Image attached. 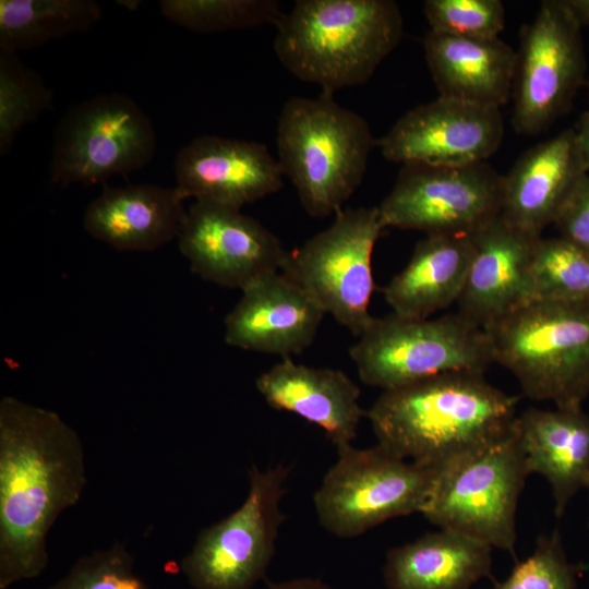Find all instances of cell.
I'll use <instances>...</instances> for the list:
<instances>
[{
  "label": "cell",
  "mask_w": 589,
  "mask_h": 589,
  "mask_svg": "<svg viewBox=\"0 0 589 589\" xmlns=\"http://www.w3.org/2000/svg\"><path fill=\"white\" fill-rule=\"evenodd\" d=\"M384 229L377 206L341 209L328 228L288 252L280 272L359 337L373 320L372 254Z\"/></svg>",
  "instance_id": "obj_10"
},
{
  "label": "cell",
  "mask_w": 589,
  "mask_h": 589,
  "mask_svg": "<svg viewBox=\"0 0 589 589\" xmlns=\"http://www.w3.org/2000/svg\"><path fill=\"white\" fill-rule=\"evenodd\" d=\"M471 256L470 237L426 235L417 243L405 268L384 288L393 313L428 318L457 302Z\"/></svg>",
  "instance_id": "obj_25"
},
{
  "label": "cell",
  "mask_w": 589,
  "mask_h": 589,
  "mask_svg": "<svg viewBox=\"0 0 589 589\" xmlns=\"http://www.w3.org/2000/svg\"><path fill=\"white\" fill-rule=\"evenodd\" d=\"M81 437L57 412L0 401V589L40 576L47 537L86 485Z\"/></svg>",
  "instance_id": "obj_1"
},
{
  "label": "cell",
  "mask_w": 589,
  "mask_h": 589,
  "mask_svg": "<svg viewBox=\"0 0 589 589\" xmlns=\"http://www.w3.org/2000/svg\"><path fill=\"white\" fill-rule=\"evenodd\" d=\"M492 546L447 529L429 532L387 552L388 589H470L492 578Z\"/></svg>",
  "instance_id": "obj_24"
},
{
  "label": "cell",
  "mask_w": 589,
  "mask_h": 589,
  "mask_svg": "<svg viewBox=\"0 0 589 589\" xmlns=\"http://www.w3.org/2000/svg\"><path fill=\"white\" fill-rule=\"evenodd\" d=\"M52 91L17 52L0 50V155L11 149L20 130L52 105Z\"/></svg>",
  "instance_id": "obj_28"
},
{
  "label": "cell",
  "mask_w": 589,
  "mask_h": 589,
  "mask_svg": "<svg viewBox=\"0 0 589 589\" xmlns=\"http://www.w3.org/2000/svg\"><path fill=\"white\" fill-rule=\"evenodd\" d=\"M276 142L281 171L311 217L341 211L362 182L376 145L365 119L326 92L290 98L278 118Z\"/></svg>",
  "instance_id": "obj_4"
},
{
  "label": "cell",
  "mask_w": 589,
  "mask_h": 589,
  "mask_svg": "<svg viewBox=\"0 0 589 589\" xmlns=\"http://www.w3.org/2000/svg\"><path fill=\"white\" fill-rule=\"evenodd\" d=\"M470 238L472 256L457 313L484 328L526 301L528 269L541 237L498 216Z\"/></svg>",
  "instance_id": "obj_18"
},
{
  "label": "cell",
  "mask_w": 589,
  "mask_h": 589,
  "mask_svg": "<svg viewBox=\"0 0 589 589\" xmlns=\"http://www.w3.org/2000/svg\"><path fill=\"white\" fill-rule=\"evenodd\" d=\"M156 149L149 117L130 97L103 94L72 107L53 140L50 179L68 187L94 185L147 165Z\"/></svg>",
  "instance_id": "obj_11"
},
{
  "label": "cell",
  "mask_w": 589,
  "mask_h": 589,
  "mask_svg": "<svg viewBox=\"0 0 589 589\" xmlns=\"http://www.w3.org/2000/svg\"><path fill=\"white\" fill-rule=\"evenodd\" d=\"M424 15L432 32L468 38H496L505 26L500 0H428Z\"/></svg>",
  "instance_id": "obj_31"
},
{
  "label": "cell",
  "mask_w": 589,
  "mask_h": 589,
  "mask_svg": "<svg viewBox=\"0 0 589 589\" xmlns=\"http://www.w3.org/2000/svg\"><path fill=\"white\" fill-rule=\"evenodd\" d=\"M493 589H500V588H498V585H495V587H494Z\"/></svg>",
  "instance_id": "obj_38"
},
{
  "label": "cell",
  "mask_w": 589,
  "mask_h": 589,
  "mask_svg": "<svg viewBox=\"0 0 589 589\" xmlns=\"http://www.w3.org/2000/svg\"><path fill=\"white\" fill-rule=\"evenodd\" d=\"M349 354L360 380L382 390L447 372L484 373L493 363L485 330L459 313L373 317Z\"/></svg>",
  "instance_id": "obj_7"
},
{
  "label": "cell",
  "mask_w": 589,
  "mask_h": 589,
  "mask_svg": "<svg viewBox=\"0 0 589 589\" xmlns=\"http://www.w3.org/2000/svg\"><path fill=\"white\" fill-rule=\"evenodd\" d=\"M161 14L199 33H218L274 24L283 15L275 0H163Z\"/></svg>",
  "instance_id": "obj_29"
},
{
  "label": "cell",
  "mask_w": 589,
  "mask_h": 589,
  "mask_svg": "<svg viewBox=\"0 0 589 589\" xmlns=\"http://www.w3.org/2000/svg\"><path fill=\"white\" fill-rule=\"evenodd\" d=\"M425 61L438 96L490 108L512 98L516 51L496 38H468L430 31Z\"/></svg>",
  "instance_id": "obj_22"
},
{
  "label": "cell",
  "mask_w": 589,
  "mask_h": 589,
  "mask_svg": "<svg viewBox=\"0 0 589 589\" xmlns=\"http://www.w3.org/2000/svg\"><path fill=\"white\" fill-rule=\"evenodd\" d=\"M576 131L565 130L522 154L503 176L500 216L510 225L541 237L563 203L587 175Z\"/></svg>",
  "instance_id": "obj_19"
},
{
  "label": "cell",
  "mask_w": 589,
  "mask_h": 589,
  "mask_svg": "<svg viewBox=\"0 0 589 589\" xmlns=\"http://www.w3.org/2000/svg\"><path fill=\"white\" fill-rule=\"evenodd\" d=\"M503 137L498 108L438 96L407 111L376 145L392 163L467 166L485 163Z\"/></svg>",
  "instance_id": "obj_14"
},
{
  "label": "cell",
  "mask_w": 589,
  "mask_h": 589,
  "mask_svg": "<svg viewBox=\"0 0 589 589\" xmlns=\"http://www.w3.org/2000/svg\"><path fill=\"white\" fill-rule=\"evenodd\" d=\"M581 26L589 24V0H565Z\"/></svg>",
  "instance_id": "obj_36"
},
{
  "label": "cell",
  "mask_w": 589,
  "mask_h": 589,
  "mask_svg": "<svg viewBox=\"0 0 589 589\" xmlns=\"http://www.w3.org/2000/svg\"><path fill=\"white\" fill-rule=\"evenodd\" d=\"M177 188L185 199L241 209L283 185L278 160L262 143L202 135L175 160Z\"/></svg>",
  "instance_id": "obj_16"
},
{
  "label": "cell",
  "mask_w": 589,
  "mask_h": 589,
  "mask_svg": "<svg viewBox=\"0 0 589 589\" xmlns=\"http://www.w3.org/2000/svg\"><path fill=\"white\" fill-rule=\"evenodd\" d=\"M503 176L486 161L406 164L377 206L384 228L470 237L501 214Z\"/></svg>",
  "instance_id": "obj_12"
},
{
  "label": "cell",
  "mask_w": 589,
  "mask_h": 589,
  "mask_svg": "<svg viewBox=\"0 0 589 589\" xmlns=\"http://www.w3.org/2000/svg\"><path fill=\"white\" fill-rule=\"evenodd\" d=\"M185 196L176 188L129 184L105 188L87 206L83 227L119 251H153L178 238Z\"/></svg>",
  "instance_id": "obj_21"
},
{
  "label": "cell",
  "mask_w": 589,
  "mask_h": 589,
  "mask_svg": "<svg viewBox=\"0 0 589 589\" xmlns=\"http://www.w3.org/2000/svg\"><path fill=\"white\" fill-rule=\"evenodd\" d=\"M275 26L281 64L332 94L364 84L404 34L392 0H298Z\"/></svg>",
  "instance_id": "obj_3"
},
{
  "label": "cell",
  "mask_w": 589,
  "mask_h": 589,
  "mask_svg": "<svg viewBox=\"0 0 589 589\" xmlns=\"http://www.w3.org/2000/svg\"><path fill=\"white\" fill-rule=\"evenodd\" d=\"M589 302V253L560 238H540L527 277L526 301Z\"/></svg>",
  "instance_id": "obj_27"
},
{
  "label": "cell",
  "mask_w": 589,
  "mask_h": 589,
  "mask_svg": "<svg viewBox=\"0 0 589 589\" xmlns=\"http://www.w3.org/2000/svg\"><path fill=\"white\" fill-rule=\"evenodd\" d=\"M118 3L131 10H135L140 5V1H118Z\"/></svg>",
  "instance_id": "obj_37"
},
{
  "label": "cell",
  "mask_w": 589,
  "mask_h": 589,
  "mask_svg": "<svg viewBox=\"0 0 589 589\" xmlns=\"http://www.w3.org/2000/svg\"><path fill=\"white\" fill-rule=\"evenodd\" d=\"M581 25L565 0H545L516 51L512 125L521 135L546 130L569 106L585 76Z\"/></svg>",
  "instance_id": "obj_13"
},
{
  "label": "cell",
  "mask_w": 589,
  "mask_h": 589,
  "mask_svg": "<svg viewBox=\"0 0 589 589\" xmlns=\"http://www.w3.org/2000/svg\"><path fill=\"white\" fill-rule=\"evenodd\" d=\"M178 245L201 278L241 290L279 272L289 252L275 235L241 209L201 201L189 208Z\"/></svg>",
  "instance_id": "obj_15"
},
{
  "label": "cell",
  "mask_w": 589,
  "mask_h": 589,
  "mask_svg": "<svg viewBox=\"0 0 589 589\" xmlns=\"http://www.w3.org/2000/svg\"><path fill=\"white\" fill-rule=\"evenodd\" d=\"M267 589H332L326 584L314 578H297L278 584H272Z\"/></svg>",
  "instance_id": "obj_35"
},
{
  "label": "cell",
  "mask_w": 589,
  "mask_h": 589,
  "mask_svg": "<svg viewBox=\"0 0 589 589\" xmlns=\"http://www.w3.org/2000/svg\"><path fill=\"white\" fill-rule=\"evenodd\" d=\"M49 589H149L135 569L127 546L115 541L110 546L80 556L69 572Z\"/></svg>",
  "instance_id": "obj_30"
},
{
  "label": "cell",
  "mask_w": 589,
  "mask_h": 589,
  "mask_svg": "<svg viewBox=\"0 0 589 589\" xmlns=\"http://www.w3.org/2000/svg\"><path fill=\"white\" fill-rule=\"evenodd\" d=\"M553 224L563 239L589 253V173L574 187Z\"/></svg>",
  "instance_id": "obj_33"
},
{
  "label": "cell",
  "mask_w": 589,
  "mask_h": 589,
  "mask_svg": "<svg viewBox=\"0 0 589 589\" xmlns=\"http://www.w3.org/2000/svg\"><path fill=\"white\" fill-rule=\"evenodd\" d=\"M588 527H589V519H588Z\"/></svg>",
  "instance_id": "obj_39"
},
{
  "label": "cell",
  "mask_w": 589,
  "mask_h": 589,
  "mask_svg": "<svg viewBox=\"0 0 589 589\" xmlns=\"http://www.w3.org/2000/svg\"><path fill=\"white\" fill-rule=\"evenodd\" d=\"M493 363L532 400L581 408L589 396V302L527 301L483 328Z\"/></svg>",
  "instance_id": "obj_5"
},
{
  "label": "cell",
  "mask_w": 589,
  "mask_h": 589,
  "mask_svg": "<svg viewBox=\"0 0 589 589\" xmlns=\"http://www.w3.org/2000/svg\"><path fill=\"white\" fill-rule=\"evenodd\" d=\"M101 16L94 0H1L0 50L17 52L88 29Z\"/></svg>",
  "instance_id": "obj_26"
},
{
  "label": "cell",
  "mask_w": 589,
  "mask_h": 589,
  "mask_svg": "<svg viewBox=\"0 0 589 589\" xmlns=\"http://www.w3.org/2000/svg\"><path fill=\"white\" fill-rule=\"evenodd\" d=\"M324 314L296 281L280 271L271 273L242 289L225 317V342L290 358L312 345Z\"/></svg>",
  "instance_id": "obj_17"
},
{
  "label": "cell",
  "mask_w": 589,
  "mask_h": 589,
  "mask_svg": "<svg viewBox=\"0 0 589 589\" xmlns=\"http://www.w3.org/2000/svg\"><path fill=\"white\" fill-rule=\"evenodd\" d=\"M529 474L514 425L501 441L436 469L421 514L440 529L515 555L516 509Z\"/></svg>",
  "instance_id": "obj_6"
},
{
  "label": "cell",
  "mask_w": 589,
  "mask_h": 589,
  "mask_svg": "<svg viewBox=\"0 0 589 589\" xmlns=\"http://www.w3.org/2000/svg\"><path fill=\"white\" fill-rule=\"evenodd\" d=\"M575 565L568 562L558 530L542 534L533 552L517 562L500 589H575Z\"/></svg>",
  "instance_id": "obj_32"
},
{
  "label": "cell",
  "mask_w": 589,
  "mask_h": 589,
  "mask_svg": "<svg viewBox=\"0 0 589 589\" xmlns=\"http://www.w3.org/2000/svg\"><path fill=\"white\" fill-rule=\"evenodd\" d=\"M518 397L456 371L383 390L366 411L377 444L438 469L509 435Z\"/></svg>",
  "instance_id": "obj_2"
},
{
  "label": "cell",
  "mask_w": 589,
  "mask_h": 589,
  "mask_svg": "<svg viewBox=\"0 0 589 589\" xmlns=\"http://www.w3.org/2000/svg\"><path fill=\"white\" fill-rule=\"evenodd\" d=\"M575 131L579 153L589 173V112L581 118L579 128Z\"/></svg>",
  "instance_id": "obj_34"
},
{
  "label": "cell",
  "mask_w": 589,
  "mask_h": 589,
  "mask_svg": "<svg viewBox=\"0 0 589 589\" xmlns=\"http://www.w3.org/2000/svg\"><path fill=\"white\" fill-rule=\"evenodd\" d=\"M268 406L321 428L337 447L351 444L366 416L359 386L342 371L298 364L285 358L255 381Z\"/></svg>",
  "instance_id": "obj_20"
},
{
  "label": "cell",
  "mask_w": 589,
  "mask_h": 589,
  "mask_svg": "<svg viewBox=\"0 0 589 589\" xmlns=\"http://www.w3.org/2000/svg\"><path fill=\"white\" fill-rule=\"evenodd\" d=\"M516 432L529 473L550 483L554 514L589 489V414L581 408H528L516 418Z\"/></svg>",
  "instance_id": "obj_23"
},
{
  "label": "cell",
  "mask_w": 589,
  "mask_h": 589,
  "mask_svg": "<svg viewBox=\"0 0 589 589\" xmlns=\"http://www.w3.org/2000/svg\"><path fill=\"white\" fill-rule=\"evenodd\" d=\"M336 448L337 460L313 496L318 522L327 532L353 538L388 519L422 513L436 469L378 444Z\"/></svg>",
  "instance_id": "obj_8"
},
{
  "label": "cell",
  "mask_w": 589,
  "mask_h": 589,
  "mask_svg": "<svg viewBox=\"0 0 589 589\" xmlns=\"http://www.w3.org/2000/svg\"><path fill=\"white\" fill-rule=\"evenodd\" d=\"M290 470L283 464L266 470L251 466L244 502L203 529L181 562L194 589H251L264 577L286 519L280 501Z\"/></svg>",
  "instance_id": "obj_9"
}]
</instances>
